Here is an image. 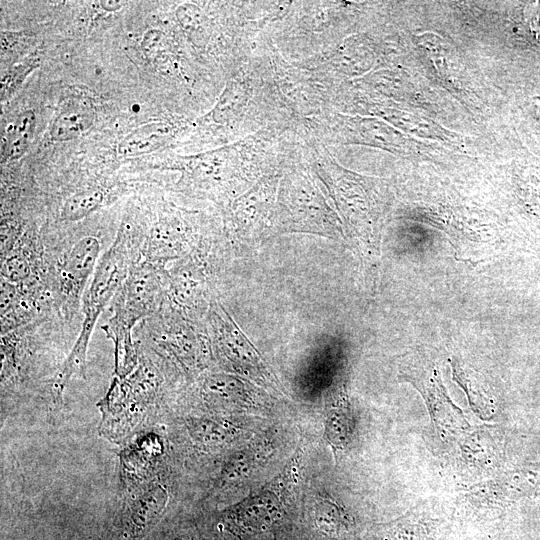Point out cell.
I'll list each match as a JSON object with an SVG mask.
<instances>
[{
	"label": "cell",
	"instance_id": "obj_1",
	"mask_svg": "<svg viewBox=\"0 0 540 540\" xmlns=\"http://www.w3.org/2000/svg\"><path fill=\"white\" fill-rule=\"evenodd\" d=\"M129 272L128 241L124 230L99 260L83 296L84 320L79 336L52 383L53 402L61 404L64 390L74 375L85 376L87 349L96 321L115 296Z\"/></svg>",
	"mask_w": 540,
	"mask_h": 540
},
{
	"label": "cell",
	"instance_id": "obj_4",
	"mask_svg": "<svg viewBox=\"0 0 540 540\" xmlns=\"http://www.w3.org/2000/svg\"><path fill=\"white\" fill-rule=\"evenodd\" d=\"M276 233L307 232L341 237L344 232L325 200L308 178L287 179L280 192Z\"/></svg>",
	"mask_w": 540,
	"mask_h": 540
},
{
	"label": "cell",
	"instance_id": "obj_8",
	"mask_svg": "<svg viewBox=\"0 0 540 540\" xmlns=\"http://www.w3.org/2000/svg\"><path fill=\"white\" fill-rule=\"evenodd\" d=\"M100 243L93 236L78 240L60 267L59 290L68 309L78 302L85 283L97 267Z\"/></svg>",
	"mask_w": 540,
	"mask_h": 540
},
{
	"label": "cell",
	"instance_id": "obj_9",
	"mask_svg": "<svg viewBox=\"0 0 540 540\" xmlns=\"http://www.w3.org/2000/svg\"><path fill=\"white\" fill-rule=\"evenodd\" d=\"M94 120L92 106L81 100H72L62 106L54 117L50 136L54 141L72 140L89 130Z\"/></svg>",
	"mask_w": 540,
	"mask_h": 540
},
{
	"label": "cell",
	"instance_id": "obj_5",
	"mask_svg": "<svg viewBox=\"0 0 540 540\" xmlns=\"http://www.w3.org/2000/svg\"><path fill=\"white\" fill-rule=\"evenodd\" d=\"M209 321L214 343L220 356L237 370L255 372L263 379L268 377V371L263 366L254 347L218 303L212 305Z\"/></svg>",
	"mask_w": 540,
	"mask_h": 540
},
{
	"label": "cell",
	"instance_id": "obj_14",
	"mask_svg": "<svg viewBox=\"0 0 540 540\" xmlns=\"http://www.w3.org/2000/svg\"><path fill=\"white\" fill-rule=\"evenodd\" d=\"M190 436L199 444L212 447L221 444L227 436V429L221 422L210 419L187 421Z\"/></svg>",
	"mask_w": 540,
	"mask_h": 540
},
{
	"label": "cell",
	"instance_id": "obj_16",
	"mask_svg": "<svg viewBox=\"0 0 540 540\" xmlns=\"http://www.w3.org/2000/svg\"><path fill=\"white\" fill-rule=\"evenodd\" d=\"M166 35L158 29L148 30L141 41V49L150 60H156L167 51Z\"/></svg>",
	"mask_w": 540,
	"mask_h": 540
},
{
	"label": "cell",
	"instance_id": "obj_12",
	"mask_svg": "<svg viewBox=\"0 0 540 540\" xmlns=\"http://www.w3.org/2000/svg\"><path fill=\"white\" fill-rule=\"evenodd\" d=\"M351 430V413L343 401H338L330 409L325 423L326 440L335 452L346 446L351 435Z\"/></svg>",
	"mask_w": 540,
	"mask_h": 540
},
{
	"label": "cell",
	"instance_id": "obj_13",
	"mask_svg": "<svg viewBox=\"0 0 540 540\" xmlns=\"http://www.w3.org/2000/svg\"><path fill=\"white\" fill-rule=\"evenodd\" d=\"M104 201V193L100 189H86L70 196L62 206L61 219L80 220L96 211Z\"/></svg>",
	"mask_w": 540,
	"mask_h": 540
},
{
	"label": "cell",
	"instance_id": "obj_2",
	"mask_svg": "<svg viewBox=\"0 0 540 540\" xmlns=\"http://www.w3.org/2000/svg\"><path fill=\"white\" fill-rule=\"evenodd\" d=\"M162 295L161 276L154 263L145 262L129 269L114 296L113 315L103 327L114 343L115 376L129 374L138 364L132 328L140 319L156 313Z\"/></svg>",
	"mask_w": 540,
	"mask_h": 540
},
{
	"label": "cell",
	"instance_id": "obj_10",
	"mask_svg": "<svg viewBox=\"0 0 540 540\" xmlns=\"http://www.w3.org/2000/svg\"><path fill=\"white\" fill-rule=\"evenodd\" d=\"M171 134V128L164 123L144 125L125 136L118 144L117 151L123 156H135L157 149Z\"/></svg>",
	"mask_w": 540,
	"mask_h": 540
},
{
	"label": "cell",
	"instance_id": "obj_19",
	"mask_svg": "<svg viewBox=\"0 0 540 540\" xmlns=\"http://www.w3.org/2000/svg\"><path fill=\"white\" fill-rule=\"evenodd\" d=\"M526 17L531 29L537 37H540V2H535L527 7Z\"/></svg>",
	"mask_w": 540,
	"mask_h": 540
},
{
	"label": "cell",
	"instance_id": "obj_6",
	"mask_svg": "<svg viewBox=\"0 0 540 540\" xmlns=\"http://www.w3.org/2000/svg\"><path fill=\"white\" fill-rule=\"evenodd\" d=\"M127 492L122 525L127 535L137 537L153 527L163 514L170 499L169 486L157 476Z\"/></svg>",
	"mask_w": 540,
	"mask_h": 540
},
{
	"label": "cell",
	"instance_id": "obj_11",
	"mask_svg": "<svg viewBox=\"0 0 540 540\" xmlns=\"http://www.w3.org/2000/svg\"><path fill=\"white\" fill-rule=\"evenodd\" d=\"M34 126L35 115L32 111L22 112L8 126L1 151L2 162L19 159L25 154Z\"/></svg>",
	"mask_w": 540,
	"mask_h": 540
},
{
	"label": "cell",
	"instance_id": "obj_7",
	"mask_svg": "<svg viewBox=\"0 0 540 540\" xmlns=\"http://www.w3.org/2000/svg\"><path fill=\"white\" fill-rule=\"evenodd\" d=\"M164 454V443L155 432L135 435L119 453L120 477L126 491L142 486L157 477V467Z\"/></svg>",
	"mask_w": 540,
	"mask_h": 540
},
{
	"label": "cell",
	"instance_id": "obj_20",
	"mask_svg": "<svg viewBox=\"0 0 540 540\" xmlns=\"http://www.w3.org/2000/svg\"><path fill=\"white\" fill-rule=\"evenodd\" d=\"M122 1H100V7L106 12H114L123 7Z\"/></svg>",
	"mask_w": 540,
	"mask_h": 540
},
{
	"label": "cell",
	"instance_id": "obj_18",
	"mask_svg": "<svg viewBox=\"0 0 540 540\" xmlns=\"http://www.w3.org/2000/svg\"><path fill=\"white\" fill-rule=\"evenodd\" d=\"M176 17L187 33H195L202 28L204 15L198 7L192 4L180 6L176 10Z\"/></svg>",
	"mask_w": 540,
	"mask_h": 540
},
{
	"label": "cell",
	"instance_id": "obj_3",
	"mask_svg": "<svg viewBox=\"0 0 540 540\" xmlns=\"http://www.w3.org/2000/svg\"><path fill=\"white\" fill-rule=\"evenodd\" d=\"M161 377L152 362L140 358L136 367L123 377L115 376L97 406L102 414L99 434L114 442L132 436L156 411Z\"/></svg>",
	"mask_w": 540,
	"mask_h": 540
},
{
	"label": "cell",
	"instance_id": "obj_15",
	"mask_svg": "<svg viewBox=\"0 0 540 540\" xmlns=\"http://www.w3.org/2000/svg\"><path fill=\"white\" fill-rule=\"evenodd\" d=\"M316 519L326 532H338L347 527L348 519L335 504L323 501L317 509Z\"/></svg>",
	"mask_w": 540,
	"mask_h": 540
},
{
	"label": "cell",
	"instance_id": "obj_17",
	"mask_svg": "<svg viewBox=\"0 0 540 540\" xmlns=\"http://www.w3.org/2000/svg\"><path fill=\"white\" fill-rule=\"evenodd\" d=\"M35 66L36 60L33 59L19 64L7 72L1 81V99L11 94Z\"/></svg>",
	"mask_w": 540,
	"mask_h": 540
}]
</instances>
